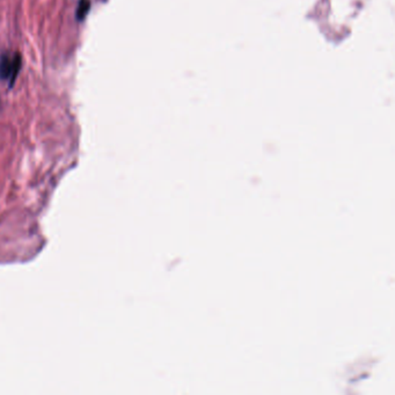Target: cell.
Here are the masks:
<instances>
[{
  "label": "cell",
  "instance_id": "1",
  "mask_svg": "<svg viewBox=\"0 0 395 395\" xmlns=\"http://www.w3.org/2000/svg\"><path fill=\"white\" fill-rule=\"evenodd\" d=\"M13 57L10 55H4L0 59V78L2 79H10L12 71H13Z\"/></svg>",
  "mask_w": 395,
  "mask_h": 395
},
{
  "label": "cell",
  "instance_id": "2",
  "mask_svg": "<svg viewBox=\"0 0 395 395\" xmlns=\"http://www.w3.org/2000/svg\"><path fill=\"white\" fill-rule=\"evenodd\" d=\"M89 8H91V1L89 0H80L77 7V19L82 21L87 16Z\"/></svg>",
  "mask_w": 395,
  "mask_h": 395
},
{
  "label": "cell",
  "instance_id": "3",
  "mask_svg": "<svg viewBox=\"0 0 395 395\" xmlns=\"http://www.w3.org/2000/svg\"><path fill=\"white\" fill-rule=\"evenodd\" d=\"M13 61H14L13 71H12V74H11V78H10L11 86L13 85L14 82H16V79L17 78V74H19L20 68H21V56L19 55V53H16V55H14Z\"/></svg>",
  "mask_w": 395,
  "mask_h": 395
}]
</instances>
